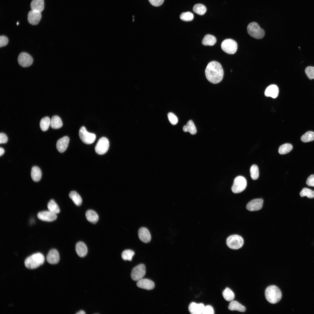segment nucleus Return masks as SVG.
Here are the masks:
<instances>
[{
    "instance_id": "1",
    "label": "nucleus",
    "mask_w": 314,
    "mask_h": 314,
    "mask_svg": "<svg viewBox=\"0 0 314 314\" xmlns=\"http://www.w3.org/2000/svg\"><path fill=\"white\" fill-rule=\"evenodd\" d=\"M207 79L210 83L217 84L223 79L224 72L221 65L218 62L213 61L208 64L205 70Z\"/></svg>"
},
{
    "instance_id": "2",
    "label": "nucleus",
    "mask_w": 314,
    "mask_h": 314,
    "mask_svg": "<svg viewBox=\"0 0 314 314\" xmlns=\"http://www.w3.org/2000/svg\"><path fill=\"white\" fill-rule=\"evenodd\" d=\"M265 296L268 302L272 304H275L281 299L282 293L277 287L274 285H272L268 286L266 289Z\"/></svg>"
},
{
    "instance_id": "3",
    "label": "nucleus",
    "mask_w": 314,
    "mask_h": 314,
    "mask_svg": "<svg viewBox=\"0 0 314 314\" xmlns=\"http://www.w3.org/2000/svg\"><path fill=\"white\" fill-rule=\"evenodd\" d=\"M44 260L43 255L40 253H37L27 257L24 261V265L28 269H34L42 265Z\"/></svg>"
},
{
    "instance_id": "4",
    "label": "nucleus",
    "mask_w": 314,
    "mask_h": 314,
    "mask_svg": "<svg viewBox=\"0 0 314 314\" xmlns=\"http://www.w3.org/2000/svg\"><path fill=\"white\" fill-rule=\"evenodd\" d=\"M247 31L250 36L256 39L262 38L265 35L264 30L260 27L257 23L254 22H251L248 25Z\"/></svg>"
},
{
    "instance_id": "5",
    "label": "nucleus",
    "mask_w": 314,
    "mask_h": 314,
    "mask_svg": "<svg viewBox=\"0 0 314 314\" xmlns=\"http://www.w3.org/2000/svg\"><path fill=\"white\" fill-rule=\"evenodd\" d=\"M226 244L230 248L237 249L242 246L244 244V240L242 238L238 235H231L227 238Z\"/></svg>"
},
{
    "instance_id": "6",
    "label": "nucleus",
    "mask_w": 314,
    "mask_h": 314,
    "mask_svg": "<svg viewBox=\"0 0 314 314\" xmlns=\"http://www.w3.org/2000/svg\"><path fill=\"white\" fill-rule=\"evenodd\" d=\"M247 185L246 179L242 176H238L234 179L231 190L235 193H240L245 190Z\"/></svg>"
},
{
    "instance_id": "7",
    "label": "nucleus",
    "mask_w": 314,
    "mask_h": 314,
    "mask_svg": "<svg viewBox=\"0 0 314 314\" xmlns=\"http://www.w3.org/2000/svg\"><path fill=\"white\" fill-rule=\"evenodd\" d=\"M238 45L234 40L228 39L224 40L222 43L221 47L222 49L229 54H233L236 51Z\"/></svg>"
},
{
    "instance_id": "8",
    "label": "nucleus",
    "mask_w": 314,
    "mask_h": 314,
    "mask_svg": "<svg viewBox=\"0 0 314 314\" xmlns=\"http://www.w3.org/2000/svg\"><path fill=\"white\" fill-rule=\"evenodd\" d=\"M79 135L82 142L87 144H90L93 143L96 138L94 134L88 132L85 127L83 126L80 128Z\"/></svg>"
},
{
    "instance_id": "9",
    "label": "nucleus",
    "mask_w": 314,
    "mask_h": 314,
    "mask_svg": "<svg viewBox=\"0 0 314 314\" xmlns=\"http://www.w3.org/2000/svg\"><path fill=\"white\" fill-rule=\"evenodd\" d=\"M146 273L145 265L140 264L135 267L132 269L131 274L132 279L135 281H138L142 279Z\"/></svg>"
},
{
    "instance_id": "10",
    "label": "nucleus",
    "mask_w": 314,
    "mask_h": 314,
    "mask_svg": "<svg viewBox=\"0 0 314 314\" xmlns=\"http://www.w3.org/2000/svg\"><path fill=\"white\" fill-rule=\"evenodd\" d=\"M109 145L108 139L106 137H102L99 140L95 146V151L98 154H104L108 151Z\"/></svg>"
},
{
    "instance_id": "11",
    "label": "nucleus",
    "mask_w": 314,
    "mask_h": 314,
    "mask_svg": "<svg viewBox=\"0 0 314 314\" xmlns=\"http://www.w3.org/2000/svg\"><path fill=\"white\" fill-rule=\"evenodd\" d=\"M19 65L23 67L30 66L33 62V59L29 54L24 52H22L19 55L17 59Z\"/></svg>"
},
{
    "instance_id": "12",
    "label": "nucleus",
    "mask_w": 314,
    "mask_h": 314,
    "mask_svg": "<svg viewBox=\"0 0 314 314\" xmlns=\"http://www.w3.org/2000/svg\"><path fill=\"white\" fill-rule=\"evenodd\" d=\"M56 214L49 210H45L39 212L37 214V217L41 220L51 222L56 219L57 216Z\"/></svg>"
},
{
    "instance_id": "13",
    "label": "nucleus",
    "mask_w": 314,
    "mask_h": 314,
    "mask_svg": "<svg viewBox=\"0 0 314 314\" xmlns=\"http://www.w3.org/2000/svg\"><path fill=\"white\" fill-rule=\"evenodd\" d=\"M263 200L261 198L253 199L247 205L246 208L250 211H257L260 210L262 207Z\"/></svg>"
},
{
    "instance_id": "14",
    "label": "nucleus",
    "mask_w": 314,
    "mask_h": 314,
    "mask_svg": "<svg viewBox=\"0 0 314 314\" xmlns=\"http://www.w3.org/2000/svg\"><path fill=\"white\" fill-rule=\"evenodd\" d=\"M42 15L40 12L31 10L28 15V20L29 23L33 25L38 24L41 19Z\"/></svg>"
},
{
    "instance_id": "15",
    "label": "nucleus",
    "mask_w": 314,
    "mask_h": 314,
    "mask_svg": "<svg viewBox=\"0 0 314 314\" xmlns=\"http://www.w3.org/2000/svg\"><path fill=\"white\" fill-rule=\"evenodd\" d=\"M205 306L203 303L192 302L189 306L188 310L192 314H201L203 313Z\"/></svg>"
},
{
    "instance_id": "16",
    "label": "nucleus",
    "mask_w": 314,
    "mask_h": 314,
    "mask_svg": "<svg viewBox=\"0 0 314 314\" xmlns=\"http://www.w3.org/2000/svg\"><path fill=\"white\" fill-rule=\"evenodd\" d=\"M69 141V138L67 136L63 137L59 139L56 144L58 151L61 153L65 151L68 147Z\"/></svg>"
},
{
    "instance_id": "17",
    "label": "nucleus",
    "mask_w": 314,
    "mask_h": 314,
    "mask_svg": "<svg viewBox=\"0 0 314 314\" xmlns=\"http://www.w3.org/2000/svg\"><path fill=\"white\" fill-rule=\"evenodd\" d=\"M47 262L51 264L57 263L60 260L59 253L56 249L51 250L48 253L46 257Z\"/></svg>"
},
{
    "instance_id": "18",
    "label": "nucleus",
    "mask_w": 314,
    "mask_h": 314,
    "mask_svg": "<svg viewBox=\"0 0 314 314\" xmlns=\"http://www.w3.org/2000/svg\"><path fill=\"white\" fill-rule=\"evenodd\" d=\"M137 286L142 289L151 290L155 287V284L151 280L147 279H142L138 281Z\"/></svg>"
},
{
    "instance_id": "19",
    "label": "nucleus",
    "mask_w": 314,
    "mask_h": 314,
    "mask_svg": "<svg viewBox=\"0 0 314 314\" xmlns=\"http://www.w3.org/2000/svg\"><path fill=\"white\" fill-rule=\"evenodd\" d=\"M138 235L140 239L143 242L148 243L151 240V237L150 233L145 227H141L139 229Z\"/></svg>"
},
{
    "instance_id": "20",
    "label": "nucleus",
    "mask_w": 314,
    "mask_h": 314,
    "mask_svg": "<svg viewBox=\"0 0 314 314\" xmlns=\"http://www.w3.org/2000/svg\"><path fill=\"white\" fill-rule=\"evenodd\" d=\"M279 90L277 86L272 84L268 86L266 89L265 94L267 97H270L273 98H276L279 94Z\"/></svg>"
},
{
    "instance_id": "21",
    "label": "nucleus",
    "mask_w": 314,
    "mask_h": 314,
    "mask_svg": "<svg viewBox=\"0 0 314 314\" xmlns=\"http://www.w3.org/2000/svg\"><path fill=\"white\" fill-rule=\"evenodd\" d=\"M75 249L77 255L83 257L85 256L88 252V249L85 244L82 242H77L76 245Z\"/></svg>"
},
{
    "instance_id": "22",
    "label": "nucleus",
    "mask_w": 314,
    "mask_h": 314,
    "mask_svg": "<svg viewBox=\"0 0 314 314\" xmlns=\"http://www.w3.org/2000/svg\"><path fill=\"white\" fill-rule=\"evenodd\" d=\"M30 6L31 10L41 12L44 8V0H32Z\"/></svg>"
},
{
    "instance_id": "23",
    "label": "nucleus",
    "mask_w": 314,
    "mask_h": 314,
    "mask_svg": "<svg viewBox=\"0 0 314 314\" xmlns=\"http://www.w3.org/2000/svg\"><path fill=\"white\" fill-rule=\"evenodd\" d=\"M228 309L231 311H237L240 312H245L246 308L241 304L236 301H231L228 306Z\"/></svg>"
},
{
    "instance_id": "24",
    "label": "nucleus",
    "mask_w": 314,
    "mask_h": 314,
    "mask_svg": "<svg viewBox=\"0 0 314 314\" xmlns=\"http://www.w3.org/2000/svg\"><path fill=\"white\" fill-rule=\"evenodd\" d=\"M31 176L33 181L38 182L40 181L42 177V172L40 169L37 166L33 167L31 170Z\"/></svg>"
},
{
    "instance_id": "25",
    "label": "nucleus",
    "mask_w": 314,
    "mask_h": 314,
    "mask_svg": "<svg viewBox=\"0 0 314 314\" xmlns=\"http://www.w3.org/2000/svg\"><path fill=\"white\" fill-rule=\"evenodd\" d=\"M86 217L89 222L93 224H96L98 222L99 217L97 214L93 210H89L85 213Z\"/></svg>"
},
{
    "instance_id": "26",
    "label": "nucleus",
    "mask_w": 314,
    "mask_h": 314,
    "mask_svg": "<svg viewBox=\"0 0 314 314\" xmlns=\"http://www.w3.org/2000/svg\"><path fill=\"white\" fill-rule=\"evenodd\" d=\"M216 41V39L214 36L207 34L205 35L203 38L202 43L205 46H212L215 44Z\"/></svg>"
},
{
    "instance_id": "27",
    "label": "nucleus",
    "mask_w": 314,
    "mask_h": 314,
    "mask_svg": "<svg viewBox=\"0 0 314 314\" xmlns=\"http://www.w3.org/2000/svg\"><path fill=\"white\" fill-rule=\"evenodd\" d=\"M63 122L61 118L58 116H53L51 119L50 126L53 129H56L60 128L63 126Z\"/></svg>"
},
{
    "instance_id": "28",
    "label": "nucleus",
    "mask_w": 314,
    "mask_h": 314,
    "mask_svg": "<svg viewBox=\"0 0 314 314\" xmlns=\"http://www.w3.org/2000/svg\"><path fill=\"white\" fill-rule=\"evenodd\" d=\"M183 131L189 132L192 135L195 134L197 131L194 123L191 120H189L186 124L183 126Z\"/></svg>"
},
{
    "instance_id": "29",
    "label": "nucleus",
    "mask_w": 314,
    "mask_h": 314,
    "mask_svg": "<svg viewBox=\"0 0 314 314\" xmlns=\"http://www.w3.org/2000/svg\"><path fill=\"white\" fill-rule=\"evenodd\" d=\"M70 198L72 200L74 203L77 206L81 205L82 199L80 195L76 191H71L69 194Z\"/></svg>"
},
{
    "instance_id": "30",
    "label": "nucleus",
    "mask_w": 314,
    "mask_h": 314,
    "mask_svg": "<svg viewBox=\"0 0 314 314\" xmlns=\"http://www.w3.org/2000/svg\"><path fill=\"white\" fill-rule=\"evenodd\" d=\"M48 210L56 214L60 212V209L58 205L53 199L51 200L47 204Z\"/></svg>"
},
{
    "instance_id": "31",
    "label": "nucleus",
    "mask_w": 314,
    "mask_h": 314,
    "mask_svg": "<svg viewBox=\"0 0 314 314\" xmlns=\"http://www.w3.org/2000/svg\"><path fill=\"white\" fill-rule=\"evenodd\" d=\"M50 122L51 119L48 117L42 118L40 122V126L41 130L43 131H47L50 125Z\"/></svg>"
},
{
    "instance_id": "32",
    "label": "nucleus",
    "mask_w": 314,
    "mask_h": 314,
    "mask_svg": "<svg viewBox=\"0 0 314 314\" xmlns=\"http://www.w3.org/2000/svg\"><path fill=\"white\" fill-rule=\"evenodd\" d=\"M222 295L224 299L227 301H232L235 297L233 292L228 288H226L223 291Z\"/></svg>"
},
{
    "instance_id": "33",
    "label": "nucleus",
    "mask_w": 314,
    "mask_h": 314,
    "mask_svg": "<svg viewBox=\"0 0 314 314\" xmlns=\"http://www.w3.org/2000/svg\"><path fill=\"white\" fill-rule=\"evenodd\" d=\"M193 10L196 13L200 15H203L206 12V8L203 4L199 3L194 6Z\"/></svg>"
},
{
    "instance_id": "34",
    "label": "nucleus",
    "mask_w": 314,
    "mask_h": 314,
    "mask_svg": "<svg viewBox=\"0 0 314 314\" xmlns=\"http://www.w3.org/2000/svg\"><path fill=\"white\" fill-rule=\"evenodd\" d=\"M292 145L289 143H286L281 145L279 149V153L281 154H284L289 153L292 149Z\"/></svg>"
},
{
    "instance_id": "35",
    "label": "nucleus",
    "mask_w": 314,
    "mask_h": 314,
    "mask_svg": "<svg viewBox=\"0 0 314 314\" xmlns=\"http://www.w3.org/2000/svg\"><path fill=\"white\" fill-rule=\"evenodd\" d=\"M301 140L303 142H309L314 140V132L308 131L302 136Z\"/></svg>"
},
{
    "instance_id": "36",
    "label": "nucleus",
    "mask_w": 314,
    "mask_h": 314,
    "mask_svg": "<svg viewBox=\"0 0 314 314\" xmlns=\"http://www.w3.org/2000/svg\"><path fill=\"white\" fill-rule=\"evenodd\" d=\"M135 254L134 252L130 249H126L122 253V257L125 261H131L132 257Z\"/></svg>"
},
{
    "instance_id": "37",
    "label": "nucleus",
    "mask_w": 314,
    "mask_h": 314,
    "mask_svg": "<svg viewBox=\"0 0 314 314\" xmlns=\"http://www.w3.org/2000/svg\"><path fill=\"white\" fill-rule=\"evenodd\" d=\"M250 176L253 180L257 179L259 176V170L258 166L255 165H252L250 170Z\"/></svg>"
},
{
    "instance_id": "38",
    "label": "nucleus",
    "mask_w": 314,
    "mask_h": 314,
    "mask_svg": "<svg viewBox=\"0 0 314 314\" xmlns=\"http://www.w3.org/2000/svg\"><path fill=\"white\" fill-rule=\"evenodd\" d=\"M301 197L306 196L309 198H314V191L307 188H304L302 189L300 193Z\"/></svg>"
},
{
    "instance_id": "39",
    "label": "nucleus",
    "mask_w": 314,
    "mask_h": 314,
    "mask_svg": "<svg viewBox=\"0 0 314 314\" xmlns=\"http://www.w3.org/2000/svg\"><path fill=\"white\" fill-rule=\"evenodd\" d=\"M180 18L183 21H190L193 19L194 15L192 13L190 12H183L181 14Z\"/></svg>"
},
{
    "instance_id": "40",
    "label": "nucleus",
    "mask_w": 314,
    "mask_h": 314,
    "mask_svg": "<svg viewBox=\"0 0 314 314\" xmlns=\"http://www.w3.org/2000/svg\"><path fill=\"white\" fill-rule=\"evenodd\" d=\"M305 73L310 79H314V67L309 66L306 68L305 70Z\"/></svg>"
},
{
    "instance_id": "41",
    "label": "nucleus",
    "mask_w": 314,
    "mask_h": 314,
    "mask_svg": "<svg viewBox=\"0 0 314 314\" xmlns=\"http://www.w3.org/2000/svg\"><path fill=\"white\" fill-rule=\"evenodd\" d=\"M168 118L170 123L172 125L176 124L178 122L177 117L173 113L170 112L167 115Z\"/></svg>"
},
{
    "instance_id": "42",
    "label": "nucleus",
    "mask_w": 314,
    "mask_h": 314,
    "mask_svg": "<svg viewBox=\"0 0 314 314\" xmlns=\"http://www.w3.org/2000/svg\"><path fill=\"white\" fill-rule=\"evenodd\" d=\"M214 311L213 307L208 305L205 306L203 314H214Z\"/></svg>"
},
{
    "instance_id": "43",
    "label": "nucleus",
    "mask_w": 314,
    "mask_h": 314,
    "mask_svg": "<svg viewBox=\"0 0 314 314\" xmlns=\"http://www.w3.org/2000/svg\"><path fill=\"white\" fill-rule=\"evenodd\" d=\"M8 38L4 35L0 37V47H1L6 46L8 43Z\"/></svg>"
},
{
    "instance_id": "44",
    "label": "nucleus",
    "mask_w": 314,
    "mask_h": 314,
    "mask_svg": "<svg viewBox=\"0 0 314 314\" xmlns=\"http://www.w3.org/2000/svg\"><path fill=\"white\" fill-rule=\"evenodd\" d=\"M306 183L308 186L314 187V174L311 175L308 178Z\"/></svg>"
},
{
    "instance_id": "45",
    "label": "nucleus",
    "mask_w": 314,
    "mask_h": 314,
    "mask_svg": "<svg viewBox=\"0 0 314 314\" xmlns=\"http://www.w3.org/2000/svg\"><path fill=\"white\" fill-rule=\"evenodd\" d=\"M150 3L155 6H159L163 3L164 0H148Z\"/></svg>"
},
{
    "instance_id": "46",
    "label": "nucleus",
    "mask_w": 314,
    "mask_h": 314,
    "mask_svg": "<svg viewBox=\"0 0 314 314\" xmlns=\"http://www.w3.org/2000/svg\"><path fill=\"white\" fill-rule=\"evenodd\" d=\"M8 140V137L6 134L3 133H0V143H6L7 142Z\"/></svg>"
},
{
    "instance_id": "47",
    "label": "nucleus",
    "mask_w": 314,
    "mask_h": 314,
    "mask_svg": "<svg viewBox=\"0 0 314 314\" xmlns=\"http://www.w3.org/2000/svg\"><path fill=\"white\" fill-rule=\"evenodd\" d=\"M5 152V150L4 149L1 147L0 148V156H1Z\"/></svg>"
},
{
    "instance_id": "48",
    "label": "nucleus",
    "mask_w": 314,
    "mask_h": 314,
    "mask_svg": "<svg viewBox=\"0 0 314 314\" xmlns=\"http://www.w3.org/2000/svg\"><path fill=\"white\" fill-rule=\"evenodd\" d=\"M76 314H85V312L83 310H81L76 313Z\"/></svg>"
}]
</instances>
